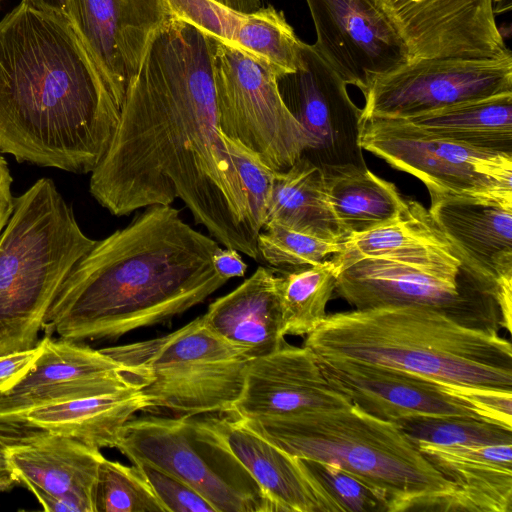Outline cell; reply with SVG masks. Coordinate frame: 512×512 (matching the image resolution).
<instances>
[{
    "label": "cell",
    "instance_id": "21",
    "mask_svg": "<svg viewBox=\"0 0 512 512\" xmlns=\"http://www.w3.org/2000/svg\"><path fill=\"white\" fill-rule=\"evenodd\" d=\"M206 418L259 485L274 512H342L301 458L271 443L239 417Z\"/></svg>",
    "mask_w": 512,
    "mask_h": 512
},
{
    "label": "cell",
    "instance_id": "10",
    "mask_svg": "<svg viewBox=\"0 0 512 512\" xmlns=\"http://www.w3.org/2000/svg\"><path fill=\"white\" fill-rule=\"evenodd\" d=\"M359 144L422 181L431 195L512 206V155L475 149L402 119L361 121Z\"/></svg>",
    "mask_w": 512,
    "mask_h": 512
},
{
    "label": "cell",
    "instance_id": "38",
    "mask_svg": "<svg viewBox=\"0 0 512 512\" xmlns=\"http://www.w3.org/2000/svg\"><path fill=\"white\" fill-rule=\"evenodd\" d=\"M443 385L448 393L467 403L482 419L512 428V391Z\"/></svg>",
    "mask_w": 512,
    "mask_h": 512
},
{
    "label": "cell",
    "instance_id": "30",
    "mask_svg": "<svg viewBox=\"0 0 512 512\" xmlns=\"http://www.w3.org/2000/svg\"><path fill=\"white\" fill-rule=\"evenodd\" d=\"M427 208L406 199L402 213L393 221L372 230L346 237L342 249L330 260L337 273L364 258L378 257L404 249L448 242Z\"/></svg>",
    "mask_w": 512,
    "mask_h": 512
},
{
    "label": "cell",
    "instance_id": "39",
    "mask_svg": "<svg viewBox=\"0 0 512 512\" xmlns=\"http://www.w3.org/2000/svg\"><path fill=\"white\" fill-rule=\"evenodd\" d=\"M42 352V342L30 349L0 355V394L18 384L33 368Z\"/></svg>",
    "mask_w": 512,
    "mask_h": 512
},
{
    "label": "cell",
    "instance_id": "36",
    "mask_svg": "<svg viewBox=\"0 0 512 512\" xmlns=\"http://www.w3.org/2000/svg\"><path fill=\"white\" fill-rule=\"evenodd\" d=\"M302 460L337 501L342 512H389L388 502L381 494L337 464Z\"/></svg>",
    "mask_w": 512,
    "mask_h": 512
},
{
    "label": "cell",
    "instance_id": "45",
    "mask_svg": "<svg viewBox=\"0 0 512 512\" xmlns=\"http://www.w3.org/2000/svg\"><path fill=\"white\" fill-rule=\"evenodd\" d=\"M15 485H18V482L11 471L0 468V492L7 491Z\"/></svg>",
    "mask_w": 512,
    "mask_h": 512
},
{
    "label": "cell",
    "instance_id": "43",
    "mask_svg": "<svg viewBox=\"0 0 512 512\" xmlns=\"http://www.w3.org/2000/svg\"><path fill=\"white\" fill-rule=\"evenodd\" d=\"M32 5L45 11L59 14L68 18V0H26Z\"/></svg>",
    "mask_w": 512,
    "mask_h": 512
},
{
    "label": "cell",
    "instance_id": "18",
    "mask_svg": "<svg viewBox=\"0 0 512 512\" xmlns=\"http://www.w3.org/2000/svg\"><path fill=\"white\" fill-rule=\"evenodd\" d=\"M351 404L328 382L307 347L285 342L277 350L248 361L231 415L245 420L290 417Z\"/></svg>",
    "mask_w": 512,
    "mask_h": 512
},
{
    "label": "cell",
    "instance_id": "20",
    "mask_svg": "<svg viewBox=\"0 0 512 512\" xmlns=\"http://www.w3.org/2000/svg\"><path fill=\"white\" fill-rule=\"evenodd\" d=\"M7 466L18 484L33 485L67 501L74 512H95L94 491L104 456L73 438L30 429L0 434Z\"/></svg>",
    "mask_w": 512,
    "mask_h": 512
},
{
    "label": "cell",
    "instance_id": "40",
    "mask_svg": "<svg viewBox=\"0 0 512 512\" xmlns=\"http://www.w3.org/2000/svg\"><path fill=\"white\" fill-rule=\"evenodd\" d=\"M213 264L216 272L227 280L243 277L247 270L239 252L232 248L220 247L214 254Z\"/></svg>",
    "mask_w": 512,
    "mask_h": 512
},
{
    "label": "cell",
    "instance_id": "8",
    "mask_svg": "<svg viewBox=\"0 0 512 512\" xmlns=\"http://www.w3.org/2000/svg\"><path fill=\"white\" fill-rule=\"evenodd\" d=\"M138 382L146 410L231 414L248 359L199 316L167 335L100 349Z\"/></svg>",
    "mask_w": 512,
    "mask_h": 512
},
{
    "label": "cell",
    "instance_id": "6",
    "mask_svg": "<svg viewBox=\"0 0 512 512\" xmlns=\"http://www.w3.org/2000/svg\"><path fill=\"white\" fill-rule=\"evenodd\" d=\"M95 243L52 179L15 197L0 234V355L38 344L62 283Z\"/></svg>",
    "mask_w": 512,
    "mask_h": 512
},
{
    "label": "cell",
    "instance_id": "26",
    "mask_svg": "<svg viewBox=\"0 0 512 512\" xmlns=\"http://www.w3.org/2000/svg\"><path fill=\"white\" fill-rule=\"evenodd\" d=\"M146 407L141 388L130 387L34 408L14 431L42 430L98 449L115 448L123 426Z\"/></svg>",
    "mask_w": 512,
    "mask_h": 512
},
{
    "label": "cell",
    "instance_id": "7",
    "mask_svg": "<svg viewBox=\"0 0 512 512\" xmlns=\"http://www.w3.org/2000/svg\"><path fill=\"white\" fill-rule=\"evenodd\" d=\"M335 291L355 309L417 306L511 332L512 280L493 278L450 240L356 261L338 273Z\"/></svg>",
    "mask_w": 512,
    "mask_h": 512
},
{
    "label": "cell",
    "instance_id": "15",
    "mask_svg": "<svg viewBox=\"0 0 512 512\" xmlns=\"http://www.w3.org/2000/svg\"><path fill=\"white\" fill-rule=\"evenodd\" d=\"M314 46L348 85L363 93L371 82L410 61L409 51L372 0H306Z\"/></svg>",
    "mask_w": 512,
    "mask_h": 512
},
{
    "label": "cell",
    "instance_id": "28",
    "mask_svg": "<svg viewBox=\"0 0 512 512\" xmlns=\"http://www.w3.org/2000/svg\"><path fill=\"white\" fill-rule=\"evenodd\" d=\"M266 223L327 240L345 239L328 199L323 170L304 156L287 170L275 172Z\"/></svg>",
    "mask_w": 512,
    "mask_h": 512
},
{
    "label": "cell",
    "instance_id": "31",
    "mask_svg": "<svg viewBox=\"0 0 512 512\" xmlns=\"http://www.w3.org/2000/svg\"><path fill=\"white\" fill-rule=\"evenodd\" d=\"M331 260L280 275L279 292L286 335L306 336L326 317L337 282Z\"/></svg>",
    "mask_w": 512,
    "mask_h": 512
},
{
    "label": "cell",
    "instance_id": "35",
    "mask_svg": "<svg viewBox=\"0 0 512 512\" xmlns=\"http://www.w3.org/2000/svg\"><path fill=\"white\" fill-rule=\"evenodd\" d=\"M221 135L240 177L253 228L259 234L267 218L276 171L238 140Z\"/></svg>",
    "mask_w": 512,
    "mask_h": 512
},
{
    "label": "cell",
    "instance_id": "33",
    "mask_svg": "<svg viewBox=\"0 0 512 512\" xmlns=\"http://www.w3.org/2000/svg\"><path fill=\"white\" fill-rule=\"evenodd\" d=\"M95 512H165L137 465L104 457L94 491Z\"/></svg>",
    "mask_w": 512,
    "mask_h": 512
},
{
    "label": "cell",
    "instance_id": "27",
    "mask_svg": "<svg viewBox=\"0 0 512 512\" xmlns=\"http://www.w3.org/2000/svg\"><path fill=\"white\" fill-rule=\"evenodd\" d=\"M321 169L330 205L345 238L395 220L406 206L395 184L366 166L347 164Z\"/></svg>",
    "mask_w": 512,
    "mask_h": 512
},
{
    "label": "cell",
    "instance_id": "23",
    "mask_svg": "<svg viewBox=\"0 0 512 512\" xmlns=\"http://www.w3.org/2000/svg\"><path fill=\"white\" fill-rule=\"evenodd\" d=\"M414 443L454 486L443 511L512 512V443Z\"/></svg>",
    "mask_w": 512,
    "mask_h": 512
},
{
    "label": "cell",
    "instance_id": "24",
    "mask_svg": "<svg viewBox=\"0 0 512 512\" xmlns=\"http://www.w3.org/2000/svg\"><path fill=\"white\" fill-rule=\"evenodd\" d=\"M280 275L258 267L237 288L213 301L202 315L219 337L241 349L248 360L269 354L285 342Z\"/></svg>",
    "mask_w": 512,
    "mask_h": 512
},
{
    "label": "cell",
    "instance_id": "44",
    "mask_svg": "<svg viewBox=\"0 0 512 512\" xmlns=\"http://www.w3.org/2000/svg\"><path fill=\"white\" fill-rule=\"evenodd\" d=\"M225 6L237 11L251 12L260 6V0H225Z\"/></svg>",
    "mask_w": 512,
    "mask_h": 512
},
{
    "label": "cell",
    "instance_id": "4",
    "mask_svg": "<svg viewBox=\"0 0 512 512\" xmlns=\"http://www.w3.org/2000/svg\"><path fill=\"white\" fill-rule=\"evenodd\" d=\"M315 356L410 372L445 384L512 391V347L436 310L381 306L327 314L306 335Z\"/></svg>",
    "mask_w": 512,
    "mask_h": 512
},
{
    "label": "cell",
    "instance_id": "3",
    "mask_svg": "<svg viewBox=\"0 0 512 512\" xmlns=\"http://www.w3.org/2000/svg\"><path fill=\"white\" fill-rule=\"evenodd\" d=\"M221 246L171 205H151L95 245L62 283L44 336L118 339L204 302L228 280L215 270Z\"/></svg>",
    "mask_w": 512,
    "mask_h": 512
},
{
    "label": "cell",
    "instance_id": "41",
    "mask_svg": "<svg viewBox=\"0 0 512 512\" xmlns=\"http://www.w3.org/2000/svg\"><path fill=\"white\" fill-rule=\"evenodd\" d=\"M12 182L8 163L0 152V234L14 210L15 197L12 194Z\"/></svg>",
    "mask_w": 512,
    "mask_h": 512
},
{
    "label": "cell",
    "instance_id": "11",
    "mask_svg": "<svg viewBox=\"0 0 512 512\" xmlns=\"http://www.w3.org/2000/svg\"><path fill=\"white\" fill-rule=\"evenodd\" d=\"M213 76L218 123L276 172L290 168L312 146L284 103L276 72L265 62L215 40Z\"/></svg>",
    "mask_w": 512,
    "mask_h": 512
},
{
    "label": "cell",
    "instance_id": "5",
    "mask_svg": "<svg viewBox=\"0 0 512 512\" xmlns=\"http://www.w3.org/2000/svg\"><path fill=\"white\" fill-rule=\"evenodd\" d=\"M242 420L291 455L337 464L381 494L389 512L442 511L454 491L396 423L354 404Z\"/></svg>",
    "mask_w": 512,
    "mask_h": 512
},
{
    "label": "cell",
    "instance_id": "17",
    "mask_svg": "<svg viewBox=\"0 0 512 512\" xmlns=\"http://www.w3.org/2000/svg\"><path fill=\"white\" fill-rule=\"evenodd\" d=\"M171 17L165 0H68V20L123 105L146 50Z\"/></svg>",
    "mask_w": 512,
    "mask_h": 512
},
{
    "label": "cell",
    "instance_id": "46",
    "mask_svg": "<svg viewBox=\"0 0 512 512\" xmlns=\"http://www.w3.org/2000/svg\"><path fill=\"white\" fill-rule=\"evenodd\" d=\"M0 468L9 470L6 460H5V456H4V452H3V442L1 439H0Z\"/></svg>",
    "mask_w": 512,
    "mask_h": 512
},
{
    "label": "cell",
    "instance_id": "47",
    "mask_svg": "<svg viewBox=\"0 0 512 512\" xmlns=\"http://www.w3.org/2000/svg\"><path fill=\"white\" fill-rule=\"evenodd\" d=\"M214 1H216V2H218V3H221V4L225 5V0H214Z\"/></svg>",
    "mask_w": 512,
    "mask_h": 512
},
{
    "label": "cell",
    "instance_id": "34",
    "mask_svg": "<svg viewBox=\"0 0 512 512\" xmlns=\"http://www.w3.org/2000/svg\"><path fill=\"white\" fill-rule=\"evenodd\" d=\"M259 257L272 266H307L342 249V242L323 239L277 223H266L257 237Z\"/></svg>",
    "mask_w": 512,
    "mask_h": 512
},
{
    "label": "cell",
    "instance_id": "22",
    "mask_svg": "<svg viewBox=\"0 0 512 512\" xmlns=\"http://www.w3.org/2000/svg\"><path fill=\"white\" fill-rule=\"evenodd\" d=\"M172 16L213 39L268 64L276 75L294 72L303 42L273 6L237 11L214 0H165Z\"/></svg>",
    "mask_w": 512,
    "mask_h": 512
},
{
    "label": "cell",
    "instance_id": "9",
    "mask_svg": "<svg viewBox=\"0 0 512 512\" xmlns=\"http://www.w3.org/2000/svg\"><path fill=\"white\" fill-rule=\"evenodd\" d=\"M115 448L133 464L146 463L184 481L217 512H274L207 418H132L123 426Z\"/></svg>",
    "mask_w": 512,
    "mask_h": 512
},
{
    "label": "cell",
    "instance_id": "42",
    "mask_svg": "<svg viewBox=\"0 0 512 512\" xmlns=\"http://www.w3.org/2000/svg\"><path fill=\"white\" fill-rule=\"evenodd\" d=\"M25 487L34 494L42 505L43 510L47 512H74L72 506L67 501L47 493L36 486L26 485Z\"/></svg>",
    "mask_w": 512,
    "mask_h": 512
},
{
    "label": "cell",
    "instance_id": "12",
    "mask_svg": "<svg viewBox=\"0 0 512 512\" xmlns=\"http://www.w3.org/2000/svg\"><path fill=\"white\" fill-rule=\"evenodd\" d=\"M361 121L409 119L452 105L512 94V57L414 58L362 93Z\"/></svg>",
    "mask_w": 512,
    "mask_h": 512
},
{
    "label": "cell",
    "instance_id": "2",
    "mask_svg": "<svg viewBox=\"0 0 512 512\" xmlns=\"http://www.w3.org/2000/svg\"><path fill=\"white\" fill-rule=\"evenodd\" d=\"M121 109L68 18L22 0L0 21L1 153L91 173Z\"/></svg>",
    "mask_w": 512,
    "mask_h": 512
},
{
    "label": "cell",
    "instance_id": "29",
    "mask_svg": "<svg viewBox=\"0 0 512 512\" xmlns=\"http://www.w3.org/2000/svg\"><path fill=\"white\" fill-rule=\"evenodd\" d=\"M402 120L458 144L512 155V94L460 103Z\"/></svg>",
    "mask_w": 512,
    "mask_h": 512
},
{
    "label": "cell",
    "instance_id": "16",
    "mask_svg": "<svg viewBox=\"0 0 512 512\" xmlns=\"http://www.w3.org/2000/svg\"><path fill=\"white\" fill-rule=\"evenodd\" d=\"M42 352L28 374L0 394V431L16 430L37 407L130 387L136 379L101 350L65 338L41 339Z\"/></svg>",
    "mask_w": 512,
    "mask_h": 512
},
{
    "label": "cell",
    "instance_id": "32",
    "mask_svg": "<svg viewBox=\"0 0 512 512\" xmlns=\"http://www.w3.org/2000/svg\"><path fill=\"white\" fill-rule=\"evenodd\" d=\"M413 441L436 445L512 443V428L467 416H413L395 421Z\"/></svg>",
    "mask_w": 512,
    "mask_h": 512
},
{
    "label": "cell",
    "instance_id": "1",
    "mask_svg": "<svg viewBox=\"0 0 512 512\" xmlns=\"http://www.w3.org/2000/svg\"><path fill=\"white\" fill-rule=\"evenodd\" d=\"M214 44L172 15L155 33L89 192L114 216L180 199L219 244L259 260L258 233L218 123Z\"/></svg>",
    "mask_w": 512,
    "mask_h": 512
},
{
    "label": "cell",
    "instance_id": "25",
    "mask_svg": "<svg viewBox=\"0 0 512 512\" xmlns=\"http://www.w3.org/2000/svg\"><path fill=\"white\" fill-rule=\"evenodd\" d=\"M428 211L446 237L498 281L512 280V206L430 196Z\"/></svg>",
    "mask_w": 512,
    "mask_h": 512
},
{
    "label": "cell",
    "instance_id": "14",
    "mask_svg": "<svg viewBox=\"0 0 512 512\" xmlns=\"http://www.w3.org/2000/svg\"><path fill=\"white\" fill-rule=\"evenodd\" d=\"M411 59L512 57L495 20L493 0H372Z\"/></svg>",
    "mask_w": 512,
    "mask_h": 512
},
{
    "label": "cell",
    "instance_id": "48",
    "mask_svg": "<svg viewBox=\"0 0 512 512\" xmlns=\"http://www.w3.org/2000/svg\"><path fill=\"white\" fill-rule=\"evenodd\" d=\"M1 1V0H0Z\"/></svg>",
    "mask_w": 512,
    "mask_h": 512
},
{
    "label": "cell",
    "instance_id": "13",
    "mask_svg": "<svg viewBox=\"0 0 512 512\" xmlns=\"http://www.w3.org/2000/svg\"><path fill=\"white\" fill-rule=\"evenodd\" d=\"M276 80L284 103L310 137L312 146L302 156L320 168L366 166L359 144L362 109L314 44L303 42L298 68Z\"/></svg>",
    "mask_w": 512,
    "mask_h": 512
},
{
    "label": "cell",
    "instance_id": "19",
    "mask_svg": "<svg viewBox=\"0 0 512 512\" xmlns=\"http://www.w3.org/2000/svg\"><path fill=\"white\" fill-rule=\"evenodd\" d=\"M315 357L335 389L352 404L384 420L413 416L482 419L467 403L448 393L441 382L362 361Z\"/></svg>",
    "mask_w": 512,
    "mask_h": 512
},
{
    "label": "cell",
    "instance_id": "37",
    "mask_svg": "<svg viewBox=\"0 0 512 512\" xmlns=\"http://www.w3.org/2000/svg\"><path fill=\"white\" fill-rule=\"evenodd\" d=\"M142 471L165 512H217L199 492L179 478L146 463Z\"/></svg>",
    "mask_w": 512,
    "mask_h": 512
}]
</instances>
